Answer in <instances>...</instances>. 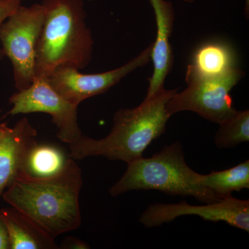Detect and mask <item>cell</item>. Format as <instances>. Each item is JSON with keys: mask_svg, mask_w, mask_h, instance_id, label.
<instances>
[{"mask_svg": "<svg viewBox=\"0 0 249 249\" xmlns=\"http://www.w3.org/2000/svg\"><path fill=\"white\" fill-rule=\"evenodd\" d=\"M62 249H87L89 246L85 241L79 240L76 237H66L62 242Z\"/></svg>", "mask_w": 249, "mask_h": 249, "instance_id": "19", "label": "cell"}, {"mask_svg": "<svg viewBox=\"0 0 249 249\" xmlns=\"http://www.w3.org/2000/svg\"><path fill=\"white\" fill-rule=\"evenodd\" d=\"M201 175L187 164L182 145L178 142L165 145L151 157H142L128 163L109 193L116 196L129 191L154 190L170 196H193L204 204L222 200L201 185Z\"/></svg>", "mask_w": 249, "mask_h": 249, "instance_id": "4", "label": "cell"}, {"mask_svg": "<svg viewBox=\"0 0 249 249\" xmlns=\"http://www.w3.org/2000/svg\"><path fill=\"white\" fill-rule=\"evenodd\" d=\"M214 136L216 146L221 149L237 147L249 141V111H233L219 124Z\"/></svg>", "mask_w": 249, "mask_h": 249, "instance_id": "16", "label": "cell"}, {"mask_svg": "<svg viewBox=\"0 0 249 249\" xmlns=\"http://www.w3.org/2000/svg\"><path fill=\"white\" fill-rule=\"evenodd\" d=\"M45 14L41 3L21 5L0 27L1 49L12 64L18 91L27 89L35 79L37 46Z\"/></svg>", "mask_w": 249, "mask_h": 249, "instance_id": "5", "label": "cell"}, {"mask_svg": "<svg viewBox=\"0 0 249 249\" xmlns=\"http://www.w3.org/2000/svg\"><path fill=\"white\" fill-rule=\"evenodd\" d=\"M201 183L221 197L232 196L249 188V160L222 171H212L201 175Z\"/></svg>", "mask_w": 249, "mask_h": 249, "instance_id": "15", "label": "cell"}, {"mask_svg": "<svg viewBox=\"0 0 249 249\" xmlns=\"http://www.w3.org/2000/svg\"><path fill=\"white\" fill-rule=\"evenodd\" d=\"M155 11L157 33L152 42L151 60L154 70L149 79L146 97L164 88L165 78L170 73L173 62L170 37L173 31L175 11L173 4L165 0H150Z\"/></svg>", "mask_w": 249, "mask_h": 249, "instance_id": "11", "label": "cell"}, {"mask_svg": "<svg viewBox=\"0 0 249 249\" xmlns=\"http://www.w3.org/2000/svg\"><path fill=\"white\" fill-rule=\"evenodd\" d=\"M177 91L163 88L145 97L138 107L119 109L114 114L112 128L107 137L94 139L82 134L69 144V156L74 160L102 156L127 164L142 158L149 145L165 132L170 118L165 106Z\"/></svg>", "mask_w": 249, "mask_h": 249, "instance_id": "2", "label": "cell"}, {"mask_svg": "<svg viewBox=\"0 0 249 249\" xmlns=\"http://www.w3.org/2000/svg\"><path fill=\"white\" fill-rule=\"evenodd\" d=\"M188 67L200 76H222L237 67V57L235 50L229 43L210 41L196 48L192 63Z\"/></svg>", "mask_w": 249, "mask_h": 249, "instance_id": "14", "label": "cell"}, {"mask_svg": "<svg viewBox=\"0 0 249 249\" xmlns=\"http://www.w3.org/2000/svg\"><path fill=\"white\" fill-rule=\"evenodd\" d=\"M245 72L238 67L222 76L205 77L187 67V88L177 91L165 106L170 116L183 111H191L201 117L220 124L232 111L230 92L245 76Z\"/></svg>", "mask_w": 249, "mask_h": 249, "instance_id": "6", "label": "cell"}, {"mask_svg": "<svg viewBox=\"0 0 249 249\" xmlns=\"http://www.w3.org/2000/svg\"><path fill=\"white\" fill-rule=\"evenodd\" d=\"M0 249H11L7 227L4 216L0 210Z\"/></svg>", "mask_w": 249, "mask_h": 249, "instance_id": "18", "label": "cell"}, {"mask_svg": "<svg viewBox=\"0 0 249 249\" xmlns=\"http://www.w3.org/2000/svg\"><path fill=\"white\" fill-rule=\"evenodd\" d=\"M186 2L192 3L193 1H196V0H185ZM245 14L247 15V16H249V0H246V5H245Z\"/></svg>", "mask_w": 249, "mask_h": 249, "instance_id": "20", "label": "cell"}, {"mask_svg": "<svg viewBox=\"0 0 249 249\" xmlns=\"http://www.w3.org/2000/svg\"><path fill=\"white\" fill-rule=\"evenodd\" d=\"M0 112H1V109H0Z\"/></svg>", "mask_w": 249, "mask_h": 249, "instance_id": "21", "label": "cell"}, {"mask_svg": "<svg viewBox=\"0 0 249 249\" xmlns=\"http://www.w3.org/2000/svg\"><path fill=\"white\" fill-rule=\"evenodd\" d=\"M152 49V44L130 61L111 71L85 74L76 67L62 65L47 78L57 92L78 106L88 98L106 92L131 72L147 65L151 60Z\"/></svg>", "mask_w": 249, "mask_h": 249, "instance_id": "8", "label": "cell"}, {"mask_svg": "<svg viewBox=\"0 0 249 249\" xmlns=\"http://www.w3.org/2000/svg\"><path fill=\"white\" fill-rule=\"evenodd\" d=\"M36 137L37 131L27 118L14 127L0 124V196L19 176L23 157Z\"/></svg>", "mask_w": 249, "mask_h": 249, "instance_id": "10", "label": "cell"}, {"mask_svg": "<svg viewBox=\"0 0 249 249\" xmlns=\"http://www.w3.org/2000/svg\"><path fill=\"white\" fill-rule=\"evenodd\" d=\"M9 232L11 249H58L49 235L18 210L1 209Z\"/></svg>", "mask_w": 249, "mask_h": 249, "instance_id": "13", "label": "cell"}, {"mask_svg": "<svg viewBox=\"0 0 249 249\" xmlns=\"http://www.w3.org/2000/svg\"><path fill=\"white\" fill-rule=\"evenodd\" d=\"M183 215H197L211 222H224L249 232V201L236 199L232 196L217 202L201 206L190 205L186 201L178 204H151L139 220L145 227L152 228L172 222Z\"/></svg>", "mask_w": 249, "mask_h": 249, "instance_id": "9", "label": "cell"}, {"mask_svg": "<svg viewBox=\"0 0 249 249\" xmlns=\"http://www.w3.org/2000/svg\"><path fill=\"white\" fill-rule=\"evenodd\" d=\"M82 171L70 157L60 175L36 179L18 177L3 199L53 238L80 227Z\"/></svg>", "mask_w": 249, "mask_h": 249, "instance_id": "1", "label": "cell"}, {"mask_svg": "<svg viewBox=\"0 0 249 249\" xmlns=\"http://www.w3.org/2000/svg\"><path fill=\"white\" fill-rule=\"evenodd\" d=\"M12 108L6 115L45 113L52 117L57 137L70 144L82 135L78 123V106L70 103L57 92L47 77L35 78L27 89L18 91L9 99Z\"/></svg>", "mask_w": 249, "mask_h": 249, "instance_id": "7", "label": "cell"}, {"mask_svg": "<svg viewBox=\"0 0 249 249\" xmlns=\"http://www.w3.org/2000/svg\"><path fill=\"white\" fill-rule=\"evenodd\" d=\"M22 0H0V27L3 22L10 17L22 5ZM4 55L0 47V60Z\"/></svg>", "mask_w": 249, "mask_h": 249, "instance_id": "17", "label": "cell"}, {"mask_svg": "<svg viewBox=\"0 0 249 249\" xmlns=\"http://www.w3.org/2000/svg\"><path fill=\"white\" fill-rule=\"evenodd\" d=\"M70 158L60 147L35 141L24 154L19 177L36 179L53 178L65 170Z\"/></svg>", "mask_w": 249, "mask_h": 249, "instance_id": "12", "label": "cell"}, {"mask_svg": "<svg viewBox=\"0 0 249 249\" xmlns=\"http://www.w3.org/2000/svg\"><path fill=\"white\" fill-rule=\"evenodd\" d=\"M45 19L36 52L35 78L56 67L82 70L89 65L93 41L87 26L85 0H42Z\"/></svg>", "mask_w": 249, "mask_h": 249, "instance_id": "3", "label": "cell"}]
</instances>
